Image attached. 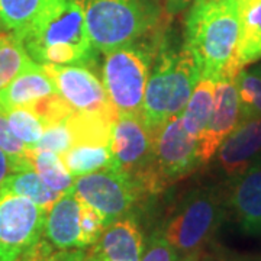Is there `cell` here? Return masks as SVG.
Instances as JSON below:
<instances>
[{"label": "cell", "mask_w": 261, "mask_h": 261, "mask_svg": "<svg viewBox=\"0 0 261 261\" xmlns=\"http://www.w3.org/2000/svg\"><path fill=\"white\" fill-rule=\"evenodd\" d=\"M197 166H200L197 138L185 130L178 113L155 130L152 163L144 190L147 195H157L170 185L192 174Z\"/></svg>", "instance_id": "52a82bcc"}, {"label": "cell", "mask_w": 261, "mask_h": 261, "mask_svg": "<svg viewBox=\"0 0 261 261\" xmlns=\"http://www.w3.org/2000/svg\"><path fill=\"white\" fill-rule=\"evenodd\" d=\"M161 39L157 32L103 54L102 83L118 113L142 112L149 73Z\"/></svg>", "instance_id": "5b68a950"}, {"label": "cell", "mask_w": 261, "mask_h": 261, "mask_svg": "<svg viewBox=\"0 0 261 261\" xmlns=\"http://www.w3.org/2000/svg\"><path fill=\"white\" fill-rule=\"evenodd\" d=\"M44 235L58 250L79 248L80 240V199L73 187L48 209Z\"/></svg>", "instance_id": "2e32d148"}, {"label": "cell", "mask_w": 261, "mask_h": 261, "mask_svg": "<svg viewBox=\"0 0 261 261\" xmlns=\"http://www.w3.org/2000/svg\"><path fill=\"white\" fill-rule=\"evenodd\" d=\"M200 68L193 53L183 44L170 47L161 39L149 73L141 116L152 130L181 112L200 80Z\"/></svg>", "instance_id": "3957f363"}, {"label": "cell", "mask_w": 261, "mask_h": 261, "mask_svg": "<svg viewBox=\"0 0 261 261\" xmlns=\"http://www.w3.org/2000/svg\"><path fill=\"white\" fill-rule=\"evenodd\" d=\"M178 258L177 250L166 240L163 231L157 229L149 237L140 261H178Z\"/></svg>", "instance_id": "1f68e13d"}, {"label": "cell", "mask_w": 261, "mask_h": 261, "mask_svg": "<svg viewBox=\"0 0 261 261\" xmlns=\"http://www.w3.org/2000/svg\"><path fill=\"white\" fill-rule=\"evenodd\" d=\"M241 106V119L261 118V77L251 70L241 68L235 75Z\"/></svg>", "instance_id": "484cf974"}, {"label": "cell", "mask_w": 261, "mask_h": 261, "mask_svg": "<svg viewBox=\"0 0 261 261\" xmlns=\"http://www.w3.org/2000/svg\"><path fill=\"white\" fill-rule=\"evenodd\" d=\"M32 61L22 39L12 32H0V90Z\"/></svg>", "instance_id": "cb8c5ba5"}, {"label": "cell", "mask_w": 261, "mask_h": 261, "mask_svg": "<svg viewBox=\"0 0 261 261\" xmlns=\"http://www.w3.org/2000/svg\"><path fill=\"white\" fill-rule=\"evenodd\" d=\"M73 145H74V138H73L71 129L68 128L65 122H63V123H54V125L45 126L44 134L41 140L38 141L35 149L51 151L58 155H63Z\"/></svg>", "instance_id": "4dcf8cb0"}, {"label": "cell", "mask_w": 261, "mask_h": 261, "mask_svg": "<svg viewBox=\"0 0 261 261\" xmlns=\"http://www.w3.org/2000/svg\"><path fill=\"white\" fill-rule=\"evenodd\" d=\"M238 23L235 65L241 70L261 60V0H238Z\"/></svg>", "instance_id": "ac0fdd59"}, {"label": "cell", "mask_w": 261, "mask_h": 261, "mask_svg": "<svg viewBox=\"0 0 261 261\" xmlns=\"http://www.w3.org/2000/svg\"><path fill=\"white\" fill-rule=\"evenodd\" d=\"M47 212L25 196L0 190V258L16 261L37 244L44 235Z\"/></svg>", "instance_id": "9c48e42d"}, {"label": "cell", "mask_w": 261, "mask_h": 261, "mask_svg": "<svg viewBox=\"0 0 261 261\" xmlns=\"http://www.w3.org/2000/svg\"><path fill=\"white\" fill-rule=\"evenodd\" d=\"M216 166L228 178L240 177L261 161V118L240 122L216 151Z\"/></svg>", "instance_id": "4fadbf2b"}, {"label": "cell", "mask_w": 261, "mask_h": 261, "mask_svg": "<svg viewBox=\"0 0 261 261\" xmlns=\"http://www.w3.org/2000/svg\"><path fill=\"white\" fill-rule=\"evenodd\" d=\"M118 113L73 112L67 119L74 144L82 145H111L113 123Z\"/></svg>", "instance_id": "ffe728a7"}, {"label": "cell", "mask_w": 261, "mask_h": 261, "mask_svg": "<svg viewBox=\"0 0 261 261\" xmlns=\"http://www.w3.org/2000/svg\"><path fill=\"white\" fill-rule=\"evenodd\" d=\"M73 190L83 202L102 215L106 225L129 215L145 196L129 176L113 167L79 176Z\"/></svg>", "instance_id": "ba28073f"}, {"label": "cell", "mask_w": 261, "mask_h": 261, "mask_svg": "<svg viewBox=\"0 0 261 261\" xmlns=\"http://www.w3.org/2000/svg\"><path fill=\"white\" fill-rule=\"evenodd\" d=\"M167 2V10L170 13H177L183 10L192 0H166Z\"/></svg>", "instance_id": "e575fe53"}, {"label": "cell", "mask_w": 261, "mask_h": 261, "mask_svg": "<svg viewBox=\"0 0 261 261\" xmlns=\"http://www.w3.org/2000/svg\"><path fill=\"white\" fill-rule=\"evenodd\" d=\"M224 218V200L216 189L189 192L161 229L166 240L183 255L195 254L214 237Z\"/></svg>", "instance_id": "8992f818"}, {"label": "cell", "mask_w": 261, "mask_h": 261, "mask_svg": "<svg viewBox=\"0 0 261 261\" xmlns=\"http://www.w3.org/2000/svg\"><path fill=\"white\" fill-rule=\"evenodd\" d=\"M58 93L73 111L84 113H118L109 100L102 80L83 65L41 64Z\"/></svg>", "instance_id": "8fae6325"}, {"label": "cell", "mask_w": 261, "mask_h": 261, "mask_svg": "<svg viewBox=\"0 0 261 261\" xmlns=\"http://www.w3.org/2000/svg\"><path fill=\"white\" fill-rule=\"evenodd\" d=\"M0 261H5V260H3V258H0Z\"/></svg>", "instance_id": "ab89813d"}, {"label": "cell", "mask_w": 261, "mask_h": 261, "mask_svg": "<svg viewBox=\"0 0 261 261\" xmlns=\"http://www.w3.org/2000/svg\"><path fill=\"white\" fill-rule=\"evenodd\" d=\"M216 80L209 77H200L195 90L189 97L185 109L180 112L181 125L189 135L199 138L205 129L215 103Z\"/></svg>", "instance_id": "d6986e66"}, {"label": "cell", "mask_w": 261, "mask_h": 261, "mask_svg": "<svg viewBox=\"0 0 261 261\" xmlns=\"http://www.w3.org/2000/svg\"><path fill=\"white\" fill-rule=\"evenodd\" d=\"M178 261H200L199 260V252L189 254V255H183L181 258H178Z\"/></svg>", "instance_id": "d590c367"}, {"label": "cell", "mask_w": 261, "mask_h": 261, "mask_svg": "<svg viewBox=\"0 0 261 261\" xmlns=\"http://www.w3.org/2000/svg\"><path fill=\"white\" fill-rule=\"evenodd\" d=\"M238 0H195L186 19L185 45L197 60L202 77L238 74Z\"/></svg>", "instance_id": "6da1fadb"}, {"label": "cell", "mask_w": 261, "mask_h": 261, "mask_svg": "<svg viewBox=\"0 0 261 261\" xmlns=\"http://www.w3.org/2000/svg\"><path fill=\"white\" fill-rule=\"evenodd\" d=\"M16 261H27V260H23V258H20V257H19V258Z\"/></svg>", "instance_id": "f35d334b"}, {"label": "cell", "mask_w": 261, "mask_h": 261, "mask_svg": "<svg viewBox=\"0 0 261 261\" xmlns=\"http://www.w3.org/2000/svg\"><path fill=\"white\" fill-rule=\"evenodd\" d=\"M65 168L73 177L90 174L103 168L112 167L111 145H82L74 144L63 155H60Z\"/></svg>", "instance_id": "603a6c76"}, {"label": "cell", "mask_w": 261, "mask_h": 261, "mask_svg": "<svg viewBox=\"0 0 261 261\" xmlns=\"http://www.w3.org/2000/svg\"><path fill=\"white\" fill-rule=\"evenodd\" d=\"M228 205L241 232L261 235V161L233 178Z\"/></svg>", "instance_id": "9a60e30c"}, {"label": "cell", "mask_w": 261, "mask_h": 261, "mask_svg": "<svg viewBox=\"0 0 261 261\" xmlns=\"http://www.w3.org/2000/svg\"><path fill=\"white\" fill-rule=\"evenodd\" d=\"M0 190H6L10 193H15V195L25 196L47 211L61 196V193L54 192L42 181V178L38 176L34 167L12 171Z\"/></svg>", "instance_id": "7402d4cb"}, {"label": "cell", "mask_w": 261, "mask_h": 261, "mask_svg": "<svg viewBox=\"0 0 261 261\" xmlns=\"http://www.w3.org/2000/svg\"><path fill=\"white\" fill-rule=\"evenodd\" d=\"M155 130L137 113H118L111 135L112 167L129 176L145 193L144 185L152 163Z\"/></svg>", "instance_id": "30bf717a"}, {"label": "cell", "mask_w": 261, "mask_h": 261, "mask_svg": "<svg viewBox=\"0 0 261 261\" xmlns=\"http://www.w3.org/2000/svg\"><path fill=\"white\" fill-rule=\"evenodd\" d=\"M80 199V197H79ZM103 216L94 207L80 199V240L79 248H87L97 243L103 231L106 229Z\"/></svg>", "instance_id": "f546056e"}, {"label": "cell", "mask_w": 261, "mask_h": 261, "mask_svg": "<svg viewBox=\"0 0 261 261\" xmlns=\"http://www.w3.org/2000/svg\"><path fill=\"white\" fill-rule=\"evenodd\" d=\"M241 121V106L235 77L224 75L216 80L214 109L205 129L197 138V155L200 164H206L214 159L222 142Z\"/></svg>", "instance_id": "7c38bea8"}, {"label": "cell", "mask_w": 261, "mask_h": 261, "mask_svg": "<svg viewBox=\"0 0 261 261\" xmlns=\"http://www.w3.org/2000/svg\"><path fill=\"white\" fill-rule=\"evenodd\" d=\"M84 12L93 48L105 54L113 48L159 32L155 0H77Z\"/></svg>", "instance_id": "277c9868"}, {"label": "cell", "mask_w": 261, "mask_h": 261, "mask_svg": "<svg viewBox=\"0 0 261 261\" xmlns=\"http://www.w3.org/2000/svg\"><path fill=\"white\" fill-rule=\"evenodd\" d=\"M0 32H8V31L5 29V27H3V23H2V20H0Z\"/></svg>", "instance_id": "74e56055"}, {"label": "cell", "mask_w": 261, "mask_h": 261, "mask_svg": "<svg viewBox=\"0 0 261 261\" xmlns=\"http://www.w3.org/2000/svg\"><path fill=\"white\" fill-rule=\"evenodd\" d=\"M54 2L56 0H0V20L8 32L22 39Z\"/></svg>", "instance_id": "44dd1931"}, {"label": "cell", "mask_w": 261, "mask_h": 261, "mask_svg": "<svg viewBox=\"0 0 261 261\" xmlns=\"http://www.w3.org/2000/svg\"><path fill=\"white\" fill-rule=\"evenodd\" d=\"M22 41L38 64L97 67L99 53L92 45L83 8L77 0H56Z\"/></svg>", "instance_id": "7a4b0ae2"}, {"label": "cell", "mask_w": 261, "mask_h": 261, "mask_svg": "<svg viewBox=\"0 0 261 261\" xmlns=\"http://www.w3.org/2000/svg\"><path fill=\"white\" fill-rule=\"evenodd\" d=\"M5 116L9 122L10 129L19 140L25 142L29 148L35 149L45 129V125L37 115L28 108H15L5 112Z\"/></svg>", "instance_id": "4316f807"}, {"label": "cell", "mask_w": 261, "mask_h": 261, "mask_svg": "<svg viewBox=\"0 0 261 261\" xmlns=\"http://www.w3.org/2000/svg\"><path fill=\"white\" fill-rule=\"evenodd\" d=\"M31 160L38 176L54 192L64 193L73 187L74 178L65 168L64 163L58 154L44 149H34Z\"/></svg>", "instance_id": "d4e9b609"}, {"label": "cell", "mask_w": 261, "mask_h": 261, "mask_svg": "<svg viewBox=\"0 0 261 261\" xmlns=\"http://www.w3.org/2000/svg\"><path fill=\"white\" fill-rule=\"evenodd\" d=\"M18 170V164L10 159L6 152H3L0 149V189L3 187L6 178L9 176L12 171H16Z\"/></svg>", "instance_id": "836d02e7"}, {"label": "cell", "mask_w": 261, "mask_h": 261, "mask_svg": "<svg viewBox=\"0 0 261 261\" xmlns=\"http://www.w3.org/2000/svg\"><path fill=\"white\" fill-rule=\"evenodd\" d=\"M29 111L37 115L45 126L54 123H63L74 112L73 108L65 102L60 93L42 97L28 106Z\"/></svg>", "instance_id": "f1b7e54d"}, {"label": "cell", "mask_w": 261, "mask_h": 261, "mask_svg": "<svg viewBox=\"0 0 261 261\" xmlns=\"http://www.w3.org/2000/svg\"><path fill=\"white\" fill-rule=\"evenodd\" d=\"M251 71H252V73H255V74L260 75V77H261V63L258 65H255L254 68H251Z\"/></svg>", "instance_id": "8d00e7d4"}, {"label": "cell", "mask_w": 261, "mask_h": 261, "mask_svg": "<svg viewBox=\"0 0 261 261\" xmlns=\"http://www.w3.org/2000/svg\"><path fill=\"white\" fill-rule=\"evenodd\" d=\"M45 261H87V251L84 248H70L53 252Z\"/></svg>", "instance_id": "d6a6232c"}, {"label": "cell", "mask_w": 261, "mask_h": 261, "mask_svg": "<svg viewBox=\"0 0 261 261\" xmlns=\"http://www.w3.org/2000/svg\"><path fill=\"white\" fill-rule=\"evenodd\" d=\"M145 248L141 226L132 215H125L106 226L87 255L102 261H140Z\"/></svg>", "instance_id": "5bb4252c"}, {"label": "cell", "mask_w": 261, "mask_h": 261, "mask_svg": "<svg viewBox=\"0 0 261 261\" xmlns=\"http://www.w3.org/2000/svg\"><path fill=\"white\" fill-rule=\"evenodd\" d=\"M57 93V87L42 65L32 61L0 90V112L5 113L15 108H28L39 99Z\"/></svg>", "instance_id": "e0dca14e"}, {"label": "cell", "mask_w": 261, "mask_h": 261, "mask_svg": "<svg viewBox=\"0 0 261 261\" xmlns=\"http://www.w3.org/2000/svg\"><path fill=\"white\" fill-rule=\"evenodd\" d=\"M0 149L6 152L18 164V170L34 167L31 160L34 148H29L25 142H22L13 134L5 113L2 112H0Z\"/></svg>", "instance_id": "83f0119b"}]
</instances>
